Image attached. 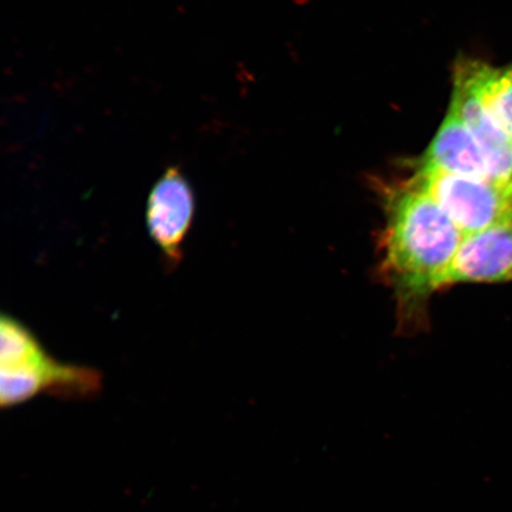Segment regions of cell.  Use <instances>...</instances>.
Segmentation results:
<instances>
[{"label":"cell","instance_id":"1","mask_svg":"<svg viewBox=\"0 0 512 512\" xmlns=\"http://www.w3.org/2000/svg\"><path fill=\"white\" fill-rule=\"evenodd\" d=\"M463 233L414 181L390 192L383 233V270L401 306L416 309L439 288Z\"/></svg>","mask_w":512,"mask_h":512},{"label":"cell","instance_id":"2","mask_svg":"<svg viewBox=\"0 0 512 512\" xmlns=\"http://www.w3.org/2000/svg\"><path fill=\"white\" fill-rule=\"evenodd\" d=\"M104 380L93 368L51 357L29 328L14 317L0 320V405L15 407L42 393L62 399H92Z\"/></svg>","mask_w":512,"mask_h":512},{"label":"cell","instance_id":"3","mask_svg":"<svg viewBox=\"0 0 512 512\" xmlns=\"http://www.w3.org/2000/svg\"><path fill=\"white\" fill-rule=\"evenodd\" d=\"M413 181L430 195L465 234L512 227V181L419 171Z\"/></svg>","mask_w":512,"mask_h":512},{"label":"cell","instance_id":"4","mask_svg":"<svg viewBox=\"0 0 512 512\" xmlns=\"http://www.w3.org/2000/svg\"><path fill=\"white\" fill-rule=\"evenodd\" d=\"M194 190L177 166H170L153 185L146 203V227L169 272L181 266L184 243L195 219Z\"/></svg>","mask_w":512,"mask_h":512},{"label":"cell","instance_id":"5","mask_svg":"<svg viewBox=\"0 0 512 512\" xmlns=\"http://www.w3.org/2000/svg\"><path fill=\"white\" fill-rule=\"evenodd\" d=\"M451 104L475 137L494 181H512V138L484 105L473 79L470 60L458 63Z\"/></svg>","mask_w":512,"mask_h":512},{"label":"cell","instance_id":"6","mask_svg":"<svg viewBox=\"0 0 512 512\" xmlns=\"http://www.w3.org/2000/svg\"><path fill=\"white\" fill-rule=\"evenodd\" d=\"M512 281V227L496 226L463 235L443 287Z\"/></svg>","mask_w":512,"mask_h":512},{"label":"cell","instance_id":"7","mask_svg":"<svg viewBox=\"0 0 512 512\" xmlns=\"http://www.w3.org/2000/svg\"><path fill=\"white\" fill-rule=\"evenodd\" d=\"M420 171L491 179L482 150L452 104L422 158Z\"/></svg>","mask_w":512,"mask_h":512},{"label":"cell","instance_id":"8","mask_svg":"<svg viewBox=\"0 0 512 512\" xmlns=\"http://www.w3.org/2000/svg\"><path fill=\"white\" fill-rule=\"evenodd\" d=\"M470 67L484 105L512 138V63L508 67L495 68L470 60Z\"/></svg>","mask_w":512,"mask_h":512}]
</instances>
